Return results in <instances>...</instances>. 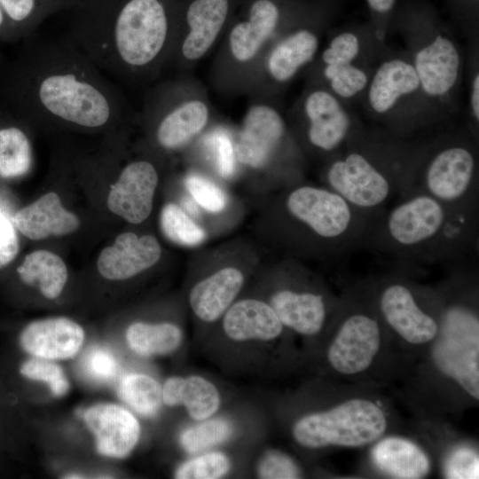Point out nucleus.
Returning <instances> with one entry per match:
<instances>
[{"mask_svg": "<svg viewBox=\"0 0 479 479\" xmlns=\"http://www.w3.org/2000/svg\"><path fill=\"white\" fill-rule=\"evenodd\" d=\"M12 59L0 56V110L17 120L99 130L135 112L110 77L66 35L21 42Z\"/></svg>", "mask_w": 479, "mask_h": 479, "instance_id": "f257e3e1", "label": "nucleus"}, {"mask_svg": "<svg viewBox=\"0 0 479 479\" xmlns=\"http://www.w3.org/2000/svg\"><path fill=\"white\" fill-rule=\"evenodd\" d=\"M183 0H78L64 32L114 82L149 87L168 71Z\"/></svg>", "mask_w": 479, "mask_h": 479, "instance_id": "f03ea898", "label": "nucleus"}, {"mask_svg": "<svg viewBox=\"0 0 479 479\" xmlns=\"http://www.w3.org/2000/svg\"><path fill=\"white\" fill-rule=\"evenodd\" d=\"M397 140L374 139L360 132L329 158L324 174L327 188L376 218L393 196H405L412 188L418 151Z\"/></svg>", "mask_w": 479, "mask_h": 479, "instance_id": "7ed1b4c3", "label": "nucleus"}, {"mask_svg": "<svg viewBox=\"0 0 479 479\" xmlns=\"http://www.w3.org/2000/svg\"><path fill=\"white\" fill-rule=\"evenodd\" d=\"M318 2L247 0L242 15L232 19L219 43L208 71L211 89L222 96H245L269 47Z\"/></svg>", "mask_w": 479, "mask_h": 479, "instance_id": "20e7f679", "label": "nucleus"}, {"mask_svg": "<svg viewBox=\"0 0 479 479\" xmlns=\"http://www.w3.org/2000/svg\"><path fill=\"white\" fill-rule=\"evenodd\" d=\"M410 38L407 53L426 103L447 105L460 85L463 57L452 34L428 3L409 1L397 8L392 22Z\"/></svg>", "mask_w": 479, "mask_h": 479, "instance_id": "39448f33", "label": "nucleus"}, {"mask_svg": "<svg viewBox=\"0 0 479 479\" xmlns=\"http://www.w3.org/2000/svg\"><path fill=\"white\" fill-rule=\"evenodd\" d=\"M139 112L157 145L168 152L204 133L216 114L208 87L192 72L175 73L150 85Z\"/></svg>", "mask_w": 479, "mask_h": 479, "instance_id": "423d86ee", "label": "nucleus"}, {"mask_svg": "<svg viewBox=\"0 0 479 479\" xmlns=\"http://www.w3.org/2000/svg\"><path fill=\"white\" fill-rule=\"evenodd\" d=\"M451 209L422 192H413L373 221L364 246L404 260H445Z\"/></svg>", "mask_w": 479, "mask_h": 479, "instance_id": "0eeeda50", "label": "nucleus"}, {"mask_svg": "<svg viewBox=\"0 0 479 479\" xmlns=\"http://www.w3.org/2000/svg\"><path fill=\"white\" fill-rule=\"evenodd\" d=\"M335 0H318L269 47L248 82L247 98L281 99L289 84L317 58Z\"/></svg>", "mask_w": 479, "mask_h": 479, "instance_id": "6e6552de", "label": "nucleus"}, {"mask_svg": "<svg viewBox=\"0 0 479 479\" xmlns=\"http://www.w3.org/2000/svg\"><path fill=\"white\" fill-rule=\"evenodd\" d=\"M413 192H425L452 209L477 206L475 147L451 138L419 151L410 193Z\"/></svg>", "mask_w": 479, "mask_h": 479, "instance_id": "1a4fd4ad", "label": "nucleus"}, {"mask_svg": "<svg viewBox=\"0 0 479 479\" xmlns=\"http://www.w3.org/2000/svg\"><path fill=\"white\" fill-rule=\"evenodd\" d=\"M286 118L310 149L328 158L361 132L346 103L326 87L313 82H306Z\"/></svg>", "mask_w": 479, "mask_h": 479, "instance_id": "9d476101", "label": "nucleus"}, {"mask_svg": "<svg viewBox=\"0 0 479 479\" xmlns=\"http://www.w3.org/2000/svg\"><path fill=\"white\" fill-rule=\"evenodd\" d=\"M386 428V416L377 404L353 398L301 418L294 425L293 436L307 448L359 447L379 439Z\"/></svg>", "mask_w": 479, "mask_h": 479, "instance_id": "9b49d317", "label": "nucleus"}, {"mask_svg": "<svg viewBox=\"0 0 479 479\" xmlns=\"http://www.w3.org/2000/svg\"><path fill=\"white\" fill-rule=\"evenodd\" d=\"M236 0H183L168 71L188 73L221 42Z\"/></svg>", "mask_w": 479, "mask_h": 479, "instance_id": "f8f14e48", "label": "nucleus"}, {"mask_svg": "<svg viewBox=\"0 0 479 479\" xmlns=\"http://www.w3.org/2000/svg\"><path fill=\"white\" fill-rule=\"evenodd\" d=\"M432 350L435 365L478 399V318L464 308H452L444 314Z\"/></svg>", "mask_w": 479, "mask_h": 479, "instance_id": "ddd939ff", "label": "nucleus"}, {"mask_svg": "<svg viewBox=\"0 0 479 479\" xmlns=\"http://www.w3.org/2000/svg\"><path fill=\"white\" fill-rule=\"evenodd\" d=\"M291 134L281 99L248 98L233 144L234 158L250 169H263L279 156Z\"/></svg>", "mask_w": 479, "mask_h": 479, "instance_id": "4468645a", "label": "nucleus"}, {"mask_svg": "<svg viewBox=\"0 0 479 479\" xmlns=\"http://www.w3.org/2000/svg\"><path fill=\"white\" fill-rule=\"evenodd\" d=\"M369 113L390 122L405 103L423 99L419 77L408 54L389 55L373 68L363 94Z\"/></svg>", "mask_w": 479, "mask_h": 479, "instance_id": "2eb2a0df", "label": "nucleus"}, {"mask_svg": "<svg viewBox=\"0 0 479 479\" xmlns=\"http://www.w3.org/2000/svg\"><path fill=\"white\" fill-rule=\"evenodd\" d=\"M381 345L378 322L364 313L345 318L331 343L327 358L332 367L342 374H356L366 370Z\"/></svg>", "mask_w": 479, "mask_h": 479, "instance_id": "dca6fc26", "label": "nucleus"}, {"mask_svg": "<svg viewBox=\"0 0 479 479\" xmlns=\"http://www.w3.org/2000/svg\"><path fill=\"white\" fill-rule=\"evenodd\" d=\"M158 180L153 162L147 160L130 162L111 187L107 198L109 209L131 224L142 223L152 211Z\"/></svg>", "mask_w": 479, "mask_h": 479, "instance_id": "f3484780", "label": "nucleus"}, {"mask_svg": "<svg viewBox=\"0 0 479 479\" xmlns=\"http://www.w3.org/2000/svg\"><path fill=\"white\" fill-rule=\"evenodd\" d=\"M379 306L386 322L408 342L422 344L437 336V322L420 307L412 290L404 283L386 286L381 293Z\"/></svg>", "mask_w": 479, "mask_h": 479, "instance_id": "a211bd4d", "label": "nucleus"}, {"mask_svg": "<svg viewBox=\"0 0 479 479\" xmlns=\"http://www.w3.org/2000/svg\"><path fill=\"white\" fill-rule=\"evenodd\" d=\"M83 420L96 438L98 453L124 458L137 444L140 427L134 415L114 404H98L83 412Z\"/></svg>", "mask_w": 479, "mask_h": 479, "instance_id": "6ab92c4d", "label": "nucleus"}, {"mask_svg": "<svg viewBox=\"0 0 479 479\" xmlns=\"http://www.w3.org/2000/svg\"><path fill=\"white\" fill-rule=\"evenodd\" d=\"M84 340L82 328L66 318L35 321L20 332V348L33 357L54 360L75 357Z\"/></svg>", "mask_w": 479, "mask_h": 479, "instance_id": "aec40b11", "label": "nucleus"}, {"mask_svg": "<svg viewBox=\"0 0 479 479\" xmlns=\"http://www.w3.org/2000/svg\"><path fill=\"white\" fill-rule=\"evenodd\" d=\"M161 254V246L154 237L124 232L112 246L101 251L97 262L98 270L106 279H126L153 266Z\"/></svg>", "mask_w": 479, "mask_h": 479, "instance_id": "412c9836", "label": "nucleus"}, {"mask_svg": "<svg viewBox=\"0 0 479 479\" xmlns=\"http://www.w3.org/2000/svg\"><path fill=\"white\" fill-rule=\"evenodd\" d=\"M78 0H0V40L22 42L51 16L69 11Z\"/></svg>", "mask_w": 479, "mask_h": 479, "instance_id": "4be33fe9", "label": "nucleus"}, {"mask_svg": "<svg viewBox=\"0 0 479 479\" xmlns=\"http://www.w3.org/2000/svg\"><path fill=\"white\" fill-rule=\"evenodd\" d=\"M13 223L23 235L35 240L71 233L80 224L77 216L64 208L55 192L44 194L17 211Z\"/></svg>", "mask_w": 479, "mask_h": 479, "instance_id": "5701e85b", "label": "nucleus"}, {"mask_svg": "<svg viewBox=\"0 0 479 479\" xmlns=\"http://www.w3.org/2000/svg\"><path fill=\"white\" fill-rule=\"evenodd\" d=\"M223 328L233 341H270L281 334L283 325L271 304L255 299H245L227 310Z\"/></svg>", "mask_w": 479, "mask_h": 479, "instance_id": "b1692460", "label": "nucleus"}, {"mask_svg": "<svg viewBox=\"0 0 479 479\" xmlns=\"http://www.w3.org/2000/svg\"><path fill=\"white\" fill-rule=\"evenodd\" d=\"M244 277L236 268L227 267L198 282L189 294V302L195 315L213 322L229 308L240 291Z\"/></svg>", "mask_w": 479, "mask_h": 479, "instance_id": "393cba45", "label": "nucleus"}, {"mask_svg": "<svg viewBox=\"0 0 479 479\" xmlns=\"http://www.w3.org/2000/svg\"><path fill=\"white\" fill-rule=\"evenodd\" d=\"M271 306L283 326L304 335L318 334L326 317L324 297L312 292L280 290L271 297Z\"/></svg>", "mask_w": 479, "mask_h": 479, "instance_id": "a878e982", "label": "nucleus"}, {"mask_svg": "<svg viewBox=\"0 0 479 479\" xmlns=\"http://www.w3.org/2000/svg\"><path fill=\"white\" fill-rule=\"evenodd\" d=\"M375 467L393 478L419 479L430 469L428 455L413 442L401 437H387L372 449Z\"/></svg>", "mask_w": 479, "mask_h": 479, "instance_id": "bb28decb", "label": "nucleus"}, {"mask_svg": "<svg viewBox=\"0 0 479 479\" xmlns=\"http://www.w3.org/2000/svg\"><path fill=\"white\" fill-rule=\"evenodd\" d=\"M162 401L169 406L185 405L192 419L204 420L218 410L220 395L212 382L200 376L170 377L163 384Z\"/></svg>", "mask_w": 479, "mask_h": 479, "instance_id": "cd10ccee", "label": "nucleus"}, {"mask_svg": "<svg viewBox=\"0 0 479 479\" xmlns=\"http://www.w3.org/2000/svg\"><path fill=\"white\" fill-rule=\"evenodd\" d=\"M365 64L311 65L307 82L321 84L344 102L363 96L372 73Z\"/></svg>", "mask_w": 479, "mask_h": 479, "instance_id": "c85d7f7f", "label": "nucleus"}, {"mask_svg": "<svg viewBox=\"0 0 479 479\" xmlns=\"http://www.w3.org/2000/svg\"><path fill=\"white\" fill-rule=\"evenodd\" d=\"M17 272L25 284L39 288L49 299L61 294L67 279L63 260L47 250H36L28 254L18 267Z\"/></svg>", "mask_w": 479, "mask_h": 479, "instance_id": "c756f323", "label": "nucleus"}, {"mask_svg": "<svg viewBox=\"0 0 479 479\" xmlns=\"http://www.w3.org/2000/svg\"><path fill=\"white\" fill-rule=\"evenodd\" d=\"M374 33L377 34L370 23L342 28L330 36L311 65L364 64L362 60L368 51L365 38Z\"/></svg>", "mask_w": 479, "mask_h": 479, "instance_id": "7c9ffc66", "label": "nucleus"}, {"mask_svg": "<svg viewBox=\"0 0 479 479\" xmlns=\"http://www.w3.org/2000/svg\"><path fill=\"white\" fill-rule=\"evenodd\" d=\"M126 339L130 348L140 356L164 355L178 348L182 342V332L170 323L137 322L127 329Z\"/></svg>", "mask_w": 479, "mask_h": 479, "instance_id": "2f4dec72", "label": "nucleus"}, {"mask_svg": "<svg viewBox=\"0 0 479 479\" xmlns=\"http://www.w3.org/2000/svg\"><path fill=\"white\" fill-rule=\"evenodd\" d=\"M32 165L30 141L16 124L0 128V176L14 178L27 174Z\"/></svg>", "mask_w": 479, "mask_h": 479, "instance_id": "473e14b6", "label": "nucleus"}, {"mask_svg": "<svg viewBox=\"0 0 479 479\" xmlns=\"http://www.w3.org/2000/svg\"><path fill=\"white\" fill-rule=\"evenodd\" d=\"M118 394L134 411L145 417L155 415L162 400L159 382L143 373L124 375L120 381Z\"/></svg>", "mask_w": 479, "mask_h": 479, "instance_id": "72a5a7b5", "label": "nucleus"}, {"mask_svg": "<svg viewBox=\"0 0 479 479\" xmlns=\"http://www.w3.org/2000/svg\"><path fill=\"white\" fill-rule=\"evenodd\" d=\"M160 223L164 235L181 246H197L206 238L205 231L184 209L173 203H168L163 207Z\"/></svg>", "mask_w": 479, "mask_h": 479, "instance_id": "f704fd0d", "label": "nucleus"}, {"mask_svg": "<svg viewBox=\"0 0 479 479\" xmlns=\"http://www.w3.org/2000/svg\"><path fill=\"white\" fill-rule=\"evenodd\" d=\"M232 433L229 421L214 419L184 430L180 444L189 453H197L224 442Z\"/></svg>", "mask_w": 479, "mask_h": 479, "instance_id": "c9c22d12", "label": "nucleus"}, {"mask_svg": "<svg viewBox=\"0 0 479 479\" xmlns=\"http://www.w3.org/2000/svg\"><path fill=\"white\" fill-rule=\"evenodd\" d=\"M228 457L218 452L196 456L184 462L176 471L177 479H216L230 470Z\"/></svg>", "mask_w": 479, "mask_h": 479, "instance_id": "e433bc0d", "label": "nucleus"}, {"mask_svg": "<svg viewBox=\"0 0 479 479\" xmlns=\"http://www.w3.org/2000/svg\"><path fill=\"white\" fill-rule=\"evenodd\" d=\"M18 373L29 380L45 381L56 397L64 396L69 389L62 368L50 359L33 357L20 365Z\"/></svg>", "mask_w": 479, "mask_h": 479, "instance_id": "4c0bfd02", "label": "nucleus"}, {"mask_svg": "<svg viewBox=\"0 0 479 479\" xmlns=\"http://www.w3.org/2000/svg\"><path fill=\"white\" fill-rule=\"evenodd\" d=\"M81 368L90 380L98 383H108L117 376L119 365L108 349L93 347L83 355Z\"/></svg>", "mask_w": 479, "mask_h": 479, "instance_id": "58836bf2", "label": "nucleus"}, {"mask_svg": "<svg viewBox=\"0 0 479 479\" xmlns=\"http://www.w3.org/2000/svg\"><path fill=\"white\" fill-rule=\"evenodd\" d=\"M185 185L193 200L208 212H220L226 206V195L215 183L198 174L186 177Z\"/></svg>", "mask_w": 479, "mask_h": 479, "instance_id": "ea45409f", "label": "nucleus"}, {"mask_svg": "<svg viewBox=\"0 0 479 479\" xmlns=\"http://www.w3.org/2000/svg\"><path fill=\"white\" fill-rule=\"evenodd\" d=\"M257 475L264 479L299 478L301 471L294 460L279 451L267 452L257 467Z\"/></svg>", "mask_w": 479, "mask_h": 479, "instance_id": "a19ab883", "label": "nucleus"}, {"mask_svg": "<svg viewBox=\"0 0 479 479\" xmlns=\"http://www.w3.org/2000/svg\"><path fill=\"white\" fill-rule=\"evenodd\" d=\"M444 470L447 478H478V454L468 447H458L447 457Z\"/></svg>", "mask_w": 479, "mask_h": 479, "instance_id": "79ce46f5", "label": "nucleus"}, {"mask_svg": "<svg viewBox=\"0 0 479 479\" xmlns=\"http://www.w3.org/2000/svg\"><path fill=\"white\" fill-rule=\"evenodd\" d=\"M213 138L217 169L221 177H230L234 170L233 144L228 134L220 129L210 130Z\"/></svg>", "mask_w": 479, "mask_h": 479, "instance_id": "37998d69", "label": "nucleus"}, {"mask_svg": "<svg viewBox=\"0 0 479 479\" xmlns=\"http://www.w3.org/2000/svg\"><path fill=\"white\" fill-rule=\"evenodd\" d=\"M397 1L365 0L371 18L370 24L381 38L384 37L388 27L392 22L397 8Z\"/></svg>", "mask_w": 479, "mask_h": 479, "instance_id": "c03bdc74", "label": "nucleus"}, {"mask_svg": "<svg viewBox=\"0 0 479 479\" xmlns=\"http://www.w3.org/2000/svg\"><path fill=\"white\" fill-rule=\"evenodd\" d=\"M19 251V240L11 221L0 211V269L11 263Z\"/></svg>", "mask_w": 479, "mask_h": 479, "instance_id": "a18cd8bd", "label": "nucleus"}, {"mask_svg": "<svg viewBox=\"0 0 479 479\" xmlns=\"http://www.w3.org/2000/svg\"><path fill=\"white\" fill-rule=\"evenodd\" d=\"M457 18L467 24H475L478 14L479 0H448Z\"/></svg>", "mask_w": 479, "mask_h": 479, "instance_id": "49530a36", "label": "nucleus"}, {"mask_svg": "<svg viewBox=\"0 0 479 479\" xmlns=\"http://www.w3.org/2000/svg\"><path fill=\"white\" fill-rule=\"evenodd\" d=\"M469 113L474 125L478 126L479 122V73L478 68L474 70L469 86Z\"/></svg>", "mask_w": 479, "mask_h": 479, "instance_id": "de8ad7c7", "label": "nucleus"}, {"mask_svg": "<svg viewBox=\"0 0 479 479\" xmlns=\"http://www.w3.org/2000/svg\"><path fill=\"white\" fill-rule=\"evenodd\" d=\"M66 478H82V476H78V475H68L66 476Z\"/></svg>", "mask_w": 479, "mask_h": 479, "instance_id": "09e8293b", "label": "nucleus"}]
</instances>
